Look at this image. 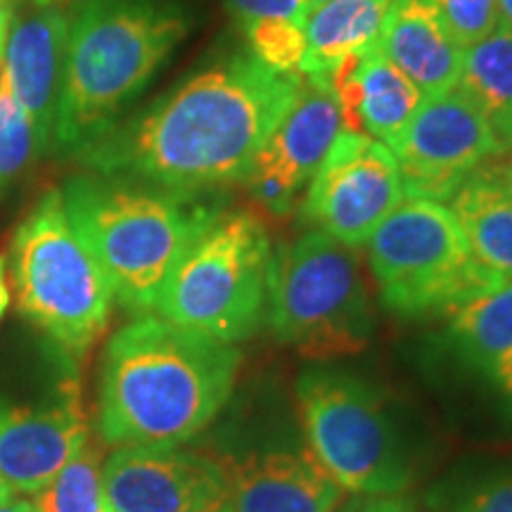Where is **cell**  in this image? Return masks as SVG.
Segmentation results:
<instances>
[{"instance_id":"1","label":"cell","mask_w":512,"mask_h":512,"mask_svg":"<svg viewBox=\"0 0 512 512\" xmlns=\"http://www.w3.org/2000/svg\"><path fill=\"white\" fill-rule=\"evenodd\" d=\"M302 83L304 76L273 72L247 48L214 57L121 119L79 159L93 174L178 192L245 183Z\"/></svg>"},{"instance_id":"2","label":"cell","mask_w":512,"mask_h":512,"mask_svg":"<svg viewBox=\"0 0 512 512\" xmlns=\"http://www.w3.org/2000/svg\"><path fill=\"white\" fill-rule=\"evenodd\" d=\"M240 370L228 342L143 316L102 358L100 434L112 446H181L226 406Z\"/></svg>"},{"instance_id":"3","label":"cell","mask_w":512,"mask_h":512,"mask_svg":"<svg viewBox=\"0 0 512 512\" xmlns=\"http://www.w3.org/2000/svg\"><path fill=\"white\" fill-rule=\"evenodd\" d=\"M188 31L181 0H83L69 24L55 150L79 157L117 126Z\"/></svg>"},{"instance_id":"4","label":"cell","mask_w":512,"mask_h":512,"mask_svg":"<svg viewBox=\"0 0 512 512\" xmlns=\"http://www.w3.org/2000/svg\"><path fill=\"white\" fill-rule=\"evenodd\" d=\"M60 192L74 230L128 311L155 309L181 256L223 211L209 192L100 174L76 176Z\"/></svg>"},{"instance_id":"5","label":"cell","mask_w":512,"mask_h":512,"mask_svg":"<svg viewBox=\"0 0 512 512\" xmlns=\"http://www.w3.org/2000/svg\"><path fill=\"white\" fill-rule=\"evenodd\" d=\"M264 318L280 342L313 361L366 349L375 316L356 249L318 230L275 249Z\"/></svg>"},{"instance_id":"6","label":"cell","mask_w":512,"mask_h":512,"mask_svg":"<svg viewBox=\"0 0 512 512\" xmlns=\"http://www.w3.org/2000/svg\"><path fill=\"white\" fill-rule=\"evenodd\" d=\"M10 275L17 309L67 354H83L110 323L112 285L69 221L60 190H48L19 223Z\"/></svg>"},{"instance_id":"7","label":"cell","mask_w":512,"mask_h":512,"mask_svg":"<svg viewBox=\"0 0 512 512\" xmlns=\"http://www.w3.org/2000/svg\"><path fill=\"white\" fill-rule=\"evenodd\" d=\"M271 256V240L256 216L221 211L166 278L155 311L219 342H242L266 316Z\"/></svg>"},{"instance_id":"8","label":"cell","mask_w":512,"mask_h":512,"mask_svg":"<svg viewBox=\"0 0 512 512\" xmlns=\"http://www.w3.org/2000/svg\"><path fill=\"white\" fill-rule=\"evenodd\" d=\"M366 245L382 306L403 318L448 316L505 280L479 264L444 202L406 197Z\"/></svg>"},{"instance_id":"9","label":"cell","mask_w":512,"mask_h":512,"mask_svg":"<svg viewBox=\"0 0 512 512\" xmlns=\"http://www.w3.org/2000/svg\"><path fill=\"white\" fill-rule=\"evenodd\" d=\"M297 403L309 451L354 496L403 494L413 482L399 432L366 382L330 368L297 380Z\"/></svg>"},{"instance_id":"10","label":"cell","mask_w":512,"mask_h":512,"mask_svg":"<svg viewBox=\"0 0 512 512\" xmlns=\"http://www.w3.org/2000/svg\"><path fill=\"white\" fill-rule=\"evenodd\" d=\"M406 200L394 152L380 140L339 131L306 185L302 221L349 247H361Z\"/></svg>"},{"instance_id":"11","label":"cell","mask_w":512,"mask_h":512,"mask_svg":"<svg viewBox=\"0 0 512 512\" xmlns=\"http://www.w3.org/2000/svg\"><path fill=\"white\" fill-rule=\"evenodd\" d=\"M406 197L448 202L465 178L498 157L491 121L458 88L430 95L387 145Z\"/></svg>"},{"instance_id":"12","label":"cell","mask_w":512,"mask_h":512,"mask_svg":"<svg viewBox=\"0 0 512 512\" xmlns=\"http://www.w3.org/2000/svg\"><path fill=\"white\" fill-rule=\"evenodd\" d=\"M102 482L110 512H233L226 465L178 446H119Z\"/></svg>"},{"instance_id":"13","label":"cell","mask_w":512,"mask_h":512,"mask_svg":"<svg viewBox=\"0 0 512 512\" xmlns=\"http://www.w3.org/2000/svg\"><path fill=\"white\" fill-rule=\"evenodd\" d=\"M342 131V114L325 83L304 79L297 98L256 152L247 188L271 214L283 216L311 183Z\"/></svg>"},{"instance_id":"14","label":"cell","mask_w":512,"mask_h":512,"mask_svg":"<svg viewBox=\"0 0 512 512\" xmlns=\"http://www.w3.org/2000/svg\"><path fill=\"white\" fill-rule=\"evenodd\" d=\"M88 444L76 394L48 406L0 403V479L12 494L36 496Z\"/></svg>"},{"instance_id":"15","label":"cell","mask_w":512,"mask_h":512,"mask_svg":"<svg viewBox=\"0 0 512 512\" xmlns=\"http://www.w3.org/2000/svg\"><path fill=\"white\" fill-rule=\"evenodd\" d=\"M69 24L72 22L62 8L43 5L41 10L12 19L5 43L0 74L31 119L41 152L53 147Z\"/></svg>"},{"instance_id":"16","label":"cell","mask_w":512,"mask_h":512,"mask_svg":"<svg viewBox=\"0 0 512 512\" xmlns=\"http://www.w3.org/2000/svg\"><path fill=\"white\" fill-rule=\"evenodd\" d=\"M335 95L344 131L363 133L389 145L406 128L425 95L373 43L339 62L328 79L320 81Z\"/></svg>"},{"instance_id":"17","label":"cell","mask_w":512,"mask_h":512,"mask_svg":"<svg viewBox=\"0 0 512 512\" xmlns=\"http://www.w3.org/2000/svg\"><path fill=\"white\" fill-rule=\"evenodd\" d=\"M233 512H335L342 486L311 451L254 453L228 465Z\"/></svg>"},{"instance_id":"18","label":"cell","mask_w":512,"mask_h":512,"mask_svg":"<svg viewBox=\"0 0 512 512\" xmlns=\"http://www.w3.org/2000/svg\"><path fill=\"white\" fill-rule=\"evenodd\" d=\"M377 43L425 98L458 86L463 46L448 34L430 0H394Z\"/></svg>"},{"instance_id":"19","label":"cell","mask_w":512,"mask_h":512,"mask_svg":"<svg viewBox=\"0 0 512 512\" xmlns=\"http://www.w3.org/2000/svg\"><path fill=\"white\" fill-rule=\"evenodd\" d=\"M453 347L505 394H512V278L448 313Z\"/></svg>"},{"instance_id":"20","label":"cell","mask_w":512,"mask_h":512,"mask_svg":"<svg viewBox=\"0 0 512 512\" xmlns=\"http://www.w3.org/2000/svg\"><path fill=\"white\" fill-rule=\"evenodd\" d=\"M392 3L394 0H325L313 5L304 22V79L325 81L339 62L377 43Z\"/></svg>"},{"instance_id":"21","label":"cell","mask_w":512,"mask_h":512,"mask_svg":"<svg viewBox=\"0 0 512 512\" xmlns=\"http://www.w3.org/2000/svg\"><path fill=\"white\" fill-rule=\"evenodd\" d=\"M472 254L482 266L512 278V197L479 166L448 200Z\"/></svg>"},{"instance_id":"22","label":"cell","mask_w":512,"mask_h":512,"mask_svg":"<svg viewBox=\"0 0 512 512\" xmlns=\"http://www.w3.org/2000/svg\"><path fill=\"white\" fill-rule=\"evenodd\" d=\"M458 91L486 119L512 110V29L501 24L482 41L463 48Z\"/></svg>"},{"instance_id":"23","label":"cell","mask_w":512,"mask_h":512,"mask_svg":"<svg viewBox=\"0 0 512 512\" xmlns=\"http://www.w3.org/2000/svg\"><path fill=\"white\" fill-rule=\"evenodd\" d=\"M36 512H110L100 451L88 441L36 494Z\"/></svg>"},{"instance_id":"24","label":"cell","mask_w":512,"mask_h":512,"mask_svg":"<svg viewBox=\"0 0 512 512\" xmlns=\"http://www.w3.org/2000/svg\"><path fill=\"white\" fill-rule=\"evenodd\" d=\"M41 155L31 119L0 74V195Z\"/></svg>"},{"instance_id":"25","label":"cell","mask_w":512,"mask_h":512,"mask_svg":"<svg viewBox=\"0 0 512 512\" xmlns=\"http://www.w3.org/2000/svg\"><path fill=\"white\" fill-rule=\"evenodd\" d=\"M247 50L261 64L280 74H299L306 57L304 27L290 19H259L238 27Z\"/></svg>"},{"instance_id":"26","label":"cell","mask_w":512,"mask_h":512,"mask_svg":"<svg viewBox=\"0 0 512 512\" xmlns=\"http://www.w3.org/2000/svg\"><path fill=\"white\" fill-rule=\"evenodd\" d=\"M458 46H472L501 27L496 0H430Z\"/></svg>"},{"instance_id":"27","label":"cell","mask_w":512,"mask_h":512,"mask_svg":"<svg viewBox=\"0 0 512 512\" xmlns=\"http://www.w3.org/2000/svg\"><path fill=\"white\" fill-rule=\"evenodd\" d=\"M235 19V24L259 22V19H290V22L302 24L313 10V0H223Z\"/></svg>"},{"instance_id":"28","label":"cell","mask_w":512,"mask_h":512,"mask_svg":"<svg viewBox=\"0 0 512 512\" xmlns=\"http://www.w3.org/2000/svg\"><path fill=\"white\" fill-rule=\"evenodd\" d=\"M446 512H512V475H494L465 489Z\"/></svg>"},{"instance_id":"29","label":"cell","mask_w":512,"mask_h":512,"mask_svg":"<svg viewBox=\"0 0 512 512\" xmlns=\"http://www.w3.org/2000/svg\"><path fill=\"white\" fill-rule=\"evenodd\" d=\"M335 512H418L411 498L394 496H354L347 503H339Z\"/></svg>"},{"instance_id":"30","label":"cell","mask_w":512,"mask_h":512,"mask_svg":"<svg viewBox=\"0 0 512 512\" xmlns=\"http://www.w3.org/2000/svg\"><path fill=\"white\" fill-rule=\"evenodd\" d=\"M491 128H494V136L498 143V155L512 152V110L501 114V117L491 119Z\"/></svg>"},{"instance_id":"31","label":"cell","mask_w":512,"mask_h":512,"mask_svg":"<svg viewBox=\"0 0 512 512\" xmlns=\"http://www.w3.org/2000/svg\"><path fill=\"white\" fill-rule=\"evenodd\" d=\"M505 155H508V159L484 164V169L489 171V174L498 181V185H501V188L512 197V152H505Z\"/></svg>"},{"instance_id":"32","label":"cell","mask_w":512,"mask_h":512,"mask_svg":"<svg viewBox=\"0 0 512 512\" xmlns=\"http://www.w3.org/2000/svg\"><path fill=\"white\" fill-rule=\"evenodd\" d=\"M12 22V8L8 3L0 8V69H3V57H5V43H8V31Z\"/></svg>"},{"instance_id":"33","label":"cell","mask_w":512,"mask_h":512,"mask_svg":"<svg viewBox=\"0 0 512 512\" xmlns=\"http://www.w3.org/2000/svg\"><path fill=\"white\" fill-rule=\"evenodd\" d=\"M10 306V287L5 283V261L0 259V318L5 316Z\"/></svg>"},{"instance_id":"34","label":"cell","mask_w":512,"mask_h":512,"mask_svg":"<svg viewBox=\"0 0 512 512\" xmlns=\"http://www.w3.org/2000/svg\"><path fill=\"white\" fill-rule=\"evenodd\" d=\"M0 512H36L34 510V503L31 501H19V498H12V501H8L5 505H0Z\"/></svg>"},{"instance_id":"35","label":"cell","mask_w":512,"mask_h":512,"mask_svg":"<svg viewBox=\"0 0 512 512\" xmlns=\"http://www.w3.org/2000/svg\"><path fill=\"white\" fill-rule=\"evenodd\" d=\"M498 12H501V24L512 29V0H496Z\"/></svg>"},{"instance_id":"36","label":"cell","mask_w":512,"mask_h":512,"mask_svg":"<svg viewBox=\"0 0 512 512\" xmlns=\"http://www.w3.org/2000/svg\"><path fill=\"white\" fill-rule=\"evenodd\" d=\"M12 491H10V486L3 482V479H0V505H5L8 501H12Z\"/></svg>"},{"instance_id":"37","label":"cell","mask_w":512,"mask_h":512,"mask_svg":"<svg viewBox=\"0 0 512 512\" xmlns=\"http://www.w3.org/2000/svg\"><path fill=\"white\" fill-rule=\"evenodd\" d=\"M34 3H38V5H53L55 0H34Z\"/></svg>"},{"instance_id":"38","label":"cell","mask_w":512,"mask_h":512,"mask_svg":"<svg viewBox=\"0 0 512 512\" xmlns=\"http://www.w3.org/2000/svg\"><path fill=\"white\" fill-rule=\"evenodd\" d=\"M313 3H316V5H318V3H325V0H313Z\"/></svg>"},{"instance_id":"39","label":"cell","mask_w":512,"mask_h":512,"mask_svg":"<svg viewBox=\"0 0 512 512\" xmlns=\"http://www.w3.org/2000/svg\"><path fill=\"white\" fill-rule=\"evenodd\" d=\"M3 5H5V0H0V8H3Z\"/></svg>"}]
</instances>
